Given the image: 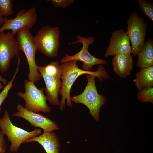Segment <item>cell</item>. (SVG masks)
I'll list each match as a JSON object with an SVG mask.
<instances>
[{
    "label": "cell",
    "instance_id": "14",
    "mask_svg": "<svg viewBox=\"0 0 153 153\" xmlns=\"http://www.w3.org/2000/svg\"><path fill=\"white\" fill-rule=\"evenodd\" d=\"M37 142L44 148L47 153H60L61 145L59 138L53 131L42 134L26 140L24 143Z\"/></svg>",
    "mask_w": 153,
    "mask_h": 153
},
{
    "label": "cell",
    "instance_id": "17",
    "mask_svg": "<svg viewBox=\"0 0 153 153\" xmlns=\"http://www.w3.org/2000/svg\"><path fill=\"white\" fill-rule=\"evenodd\" d=\"M133 82L138 91L153 86V66L141 69Z\"/></svg>",
    "mask_w": 153,
    "mask_h": 153
},
{
    "label": "cell",
    "instance_id": "26",
    "mask_svg": "<svg viewBox=\"0 0 153 153\" xmlns=\"http://www.w3.org/2000/svg\"><path fill=\"white\" fill-rule=\"evenodd\" d=\"M3 16L0 14V26L2 24H3V23L4 18Z\"/></svg>",
    "mask_w": 153,
    "mask_h": 153
},
{
    "label": "cell",
    "instance_id": "2",
    "mask_svg": "<svg viewBox=\"0 0 153 153\" xmlns=\"http://www.w3.org/2000/svg\"><path fill=\"white\" fill-rule=\"evenodd\" d=\"M87 83L85 89L80 95L71 97V102L75 103H80L86 106L89 113L96 121L99 120V112L101 107L105 104L106 97L99 94L96 85L95 77L86 74Z\"/></svg>",
    "mask_w": 153,
    "mask_h": 153
},
{
    "label": "cell",
    "instance_id": "12",
    "mask_svg": "<svg viewBox=\"0 0 153 153\" xmlns=\"http://www.w3.org/2000/svg\"><path fill=\"white\" fill-rule=\"evenodd\" d=\"M130 42L126 31L122 29L114 31L111 33L109 46L104 56L107 58L120 54H131Z\"/></svg>",
    "mask_w": 153,
    "mask_h": 153
},
{
    "label": "cell",
    "instance_id": "25",
    "mask_svg": "<svg viewBox=\"0 0 153 153\" xmlns=\"http://www.w3.org/2000/svg\"><path fill=\"white\" fill-rule=\"evenodd\" d=\"M3 84L5 86L6 85L8 84L7 81V79L0 75V90L3 89L5 87Z\"/></svg>",
    "mask_w": 153,
    "mask_h": 153
},
{
    "label": "cell",
    "instance_id": "20",
    "mask_svg": "<svg viewBox=\"0 0 153 153\" xmlns=\"http://www.w3.org/2000/svg\"><path fill=\"white\" fill-rule=\"evenodd\" d=\"M20 62V61H18L17 68L12 78L8 84L5 86L3 90L0 93V111L1 110V106L2 104L8 96L9 92L14 85L13 82L19 71Z\"/></svg>",
    "mask_w": 153,
    "mask_h": 153
},
{
    "label": "cell",
    "instance_id": "18",
    "mask_svg": "<svg viewBox=\"0 0 153 153\" xmlns=\"http://www.w3.org/2000/svg\"><path fill=\"white\" fill-rule=\"evenodd\" d=\"M37 68L42 70L45 73L57 79H60L62 71L59 62L58 61H51L45 66L38 65Z\"/></svg>",
    "mask_w": 153,
    "mask_h": 153
},
{
    "label": "cell",
    "instance_id": "27",
    "mask_svg": "<svg viewBox=\"0 0 153 153\" xmlns=\"http://www.w3.org/2000/svg\"></svg>",
    "mask_w": 153,
    "mask_h": 153
},
{
    "label": "cell",
    "instance_id": "11",
    "mask_svg": "<svg viewBox=\"0 0 153 153\" xmlns=\"http://www.w3.org/2000/svg\"><path fill=\"white\" fill-rule=\"evenodd\" d=\"M16 108L17 111L12 116L19 117L25 119L32 126L43 129V133L51 132L60 129L58 124L50 118L27 109L20 104H18Z\"/></svg>",
    "mask_w": 153,
    "mask_h": 153
},
{
    "label": "cell",
    "instance_id": "5",
    "mask_svg": "<svg viewBox=\"0 0 153 153\" xmlns=\"http://www.w3.org/2000/svg\"><path fill=\"white\" fill-rule=\"evenodd\" d=\"M58 27L49 25L40 28L34 36L37 51L50 58L56 56L60 46Z\"/></svg>",
    "mask_w": 153,
    "mask_h": 153
},
{
    "label": "cell",
    "instance_id": "15",
    "mask_svg": "<svg viewBox=\"0 0 153 153\" xmlns=\"http://www.w3.org/2000/svg\"><path fill=\"white\" fill-rule=\"evenodd\" d=\"M113 70L121 78H126L131 74L133 67L131 54H120L114 56L112 60Z\"/></svg>",
    "mask_w": 153,
    "mask_h": 153
},
{
    "label": "cell",
    "instance_id": "19",
    "mask_svg": "<svg viewBox=\"0 0 153 153\" xmlns=\"http://www.w3.org/2000/svg\"><path fill=\"white\" fill-rule=\"evenodd\" d=\"M138 7L141 13L153 22V3L147 0H137Z\"/></svg>",
    "mask_w": 153,
    "mask_h": 153
},
{
    "label": "cell",
    "instance_id": "1",
    "mask_svg": "<svg viewBox=\"0 0 153 153\" xmlns=\"http://www.w3.org/2000/svg\"><path fill=\"white\" fill-rule=\"evenodd\" d=\"M78 61L72 60L61 63L60 65L62 71V86L59 95L62 96L59 108L63 111L65 107L67 100V107H71L73 104L71 101L70 91L71 88L76 79L80 75L84 74H89L97 78L99 81L109 79V76L103 65H98V70L95 71H88L78 67Z\"/></svg>",
    "mask_w": 153,
    "mask_h": 153
},
{
    "label": "cell",
    "instance_id": "8",
    "mask_svg": "<svg viewBox=\"0 0 153 153\" xmlns=\"http://www.w3.org/2000/svg\"><path fill=\"white\" fill-rule=\"evenodd\" d=\"M76 37L77 40L71 44H74L81 43L82 45V48L78 52L73 55L69 56L65 54V56L60 60L61 64L72 60L80 61L82 62V70L88 71H91L92 67L94 65L107 64L106 61L92 55L88 50L89 46L94 44L95 40L94 37L90 36L86 38L79 35Z\"/></svg>",
    "mask_w": 153,
    "mask_h": 153
},
{
    "label": "cell",
    "instance_id": "9",
    "mask_svg": "<svg viewBox=\"0 0 153 153\" xmlns=\"http://www.w3.org/2000/svg\"><path fill=\"white\" fill-rule=\"evenodd\" d=\"M15 36L10 31L0 33V71L2 73L8 71L13 58H20V50Z\"/></svg>",
    "mask_w": 153,
    "mask_h": 153
},
{
    "label": "cell",
    "instance_id": "16",
    "mask_svg": "<svg viewBox=\"0 0 153 153\" xmlns=\"http://www.w3.org/2000/svg\"><path fill=\"white\" fill-rule=\"evenodd\" d=\"M137 67L143 69L153 66V40L148 39L137 54Z\"/></svg>",
    "mask_w": 153,
    "mask_h": 153
},
{
    "label": "cell",
    "instance_id": "13",
    "mask_svg": "<svg viewBox=\"0 0 153 153\" xmlns=\"http://www.w3.org/2000/svg\"><path fill=\"white\" fill-rule=\"evenodd\" d=\"M46 85L45 91L47 100L51 104L59 105L60 101L58 99V95L62 86L60 79H57L45 73L41 69L37 68Z\"/></svg>",
    "mask_w": 153,
    "mask_h": 153
},
{
    "label": "cell",
    "instance_id": "7",
    "mask_svg": "<svg viewBox=\"0 0 153 153\" xmlns=\"http://www.w3.org/2000/svg\"><path fill=\"white\" fill-rule=\"evenodd\" d=\"M127 35L131 46V54L137 55L145 42L148 24L135 11H133L127 20Z\"/></svg>",
    "mask_w": 153,
    "mask_h": 153
},
{
    "label": "cell",
    "instance_id": "22",
    "mask_svg": "<svg viewBox=\"0 0 153 153\" xmlns=\"http://www.w3.org/2000/svg\"><path fill=\"white\" fill-rule=\"evenodd\" d=\"M13 5L11 0H0V14L6 17L13 13Z\"/></svg>",
    "mask_w": 153,
    "mask_h": 153
},
{
    "label": "cell",
    "instance_id": "23",
    "mask_svg": "<svg viewBox=\"0 0 153 153\" xmlns=\"http://www.w3.org/2000/svg\"><path fill=\"white\" fill-rule=\"evenodd\" d=\"M54 8L61 7L65 8L74 3V0H49Z\"/></svg>",
    "mask_w": 153,
    "mask_h": 153
},
{
    "label": "cell",
    "instance_id": "24",
    "mask_svg": "<svg viewBox=\"0 0 153 153\" xmlns=\"http://www.w3.org/2000/svg\"><path fill=\"white\" fill-rule=\"evenodd\" d=\"M4 135L0 130V153H5L6 150V142L4 137Z\"/></svg>",
    "mask_w": 153,
    "mask_h": 153
},
{
    "label": "cell",
    "instance_id": "6",
    "mask_svg": "<svg viewBox=\"0 0 153 153\" xmlns=\"http://www.w3.org/2000/svg\"><path fill=\"white\" fill-rule=\"evenodd\" d=\"M24 84L25 92H19L17 95L25 101V108L36 113H50L51 108L47 104L46 96L43 92L44 88H38L34 83L27 79L24 81Z\"/></svg>",
    "mask_w": 153,
    "mask_h": 153
},
{
    "label": "cell",
    "instance_id": "21",
    "mask_svg": "<svg viewBox=\"0 0 153 153\" xmlns=\"http://www.w3.org/2000/svg\"><path fill=\"white\" fill-rule=\"evenodd\" d=\"M137 99L142 103L150 102L153 103V88L144 89L138 91Z\"/></svg>",
    "mask_w": 153,
    "mask_h": 153
},
{
    "label": "cell",
    "instance_id": "3",
    "mask_svg": "<svg viewBox=\"0 0 153 153\" xmlns=\"http://www.w3.org/2000/svg\"><path fill=\"white\" fill-rule=\"evenodd\" d=\"M30 29L27 27H24L16 33V39L20 50L23 52L28 62L29 69L28 79L35 83L40 81L42 77L38 70V65L35 61L37 49L34 36Z\"/></svg>",
    "mask_w": 153,
    "mask_h": 153
},
{
    "label": "cell",
    "instance_id": "10",
    "mask_svg": "<svg viewBox=\"0 0 153 153\" xmlns=\"http://www.w3.org/2000/svg\"><path fill=\"white\" fill-rule=\"evenodd\" d=\"M37 18V14L35 7L26 11L24 9H20L14 18H4L3 23L0 28V33L5 30L10 31L15 36L18 31L24 27L31 28L36 24Z\"/></svg>",
    "mask_w": 153,
    "mask_h": 153
},
{
    "label": "cell",
    "instance_id": "4",
    "mask_svg": "<svg viewBox=\"0 0 153 153\" xmlns=\"http://www.w3.org/2000/svg\"><path fill=\"white\" fill-rule=\"evenodd\" d=\"M0 128L11 143L9 148L11 152H17L21 144L26 140L38 136L42 133L40 129L35 128L33 131L29 132L14 126L10 120L7 110H5L3 117L0 119Z\"/></svg>",
    "mask_w": 153,
    "mask_h": 153
}]
</instances>
